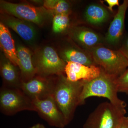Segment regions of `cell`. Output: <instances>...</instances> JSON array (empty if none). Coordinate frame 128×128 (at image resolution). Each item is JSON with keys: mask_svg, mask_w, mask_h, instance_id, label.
Here are the masks:
<instances>
[{"mask_svg": "<svg viewBox=\"0 0 128 128\" xmlns=\"http://www.w3.org/2000/svg\"><path fill=\"white\" fill-rule=\"evenodd\" d=\"M108 4V8L111 12H112V8L115 6H119L118 0H106L105 1Z\"/></svg>", "mask_w": 128, "mask_h": 128, "instance_id": "23", "label": "cell"}, {"mask_svg": "<svg viewBox=\"0 0 128 128\" xmlns=\"http://www.w3.org/2000/svg\"><path fill=\"white\" fill-rule=\"evenodd\" d=\"M118 128H128V117H124Z\"/></svg>", "mask_w": 128, "mask_h": 128, "instance_id": "24", "label": "cell"}, {"mask_svg": "<svg viewBox=\"0 0 128 128\" xmlns=\"http://www.w3.org/2000/svg\"><path fill=\"white\" fill-rule=\"evenodd\" d=\"M120 50L128 60V38L124 41Z\"/></svg>", "mask_w": 128, "mask_h": 128, "instance_id": "22", "label": "cell"}, {"mask_svg": "<svg viewBox=\"0 0 128 128\" xmlns=\"http://www.w3.org/2000/svg\"><path fill=\"white\" fill-rule=\"evenodd\" d=\"M65 73L67 80L72 82L81 80L90 81L98 77L102 70L101 67L95 65L87 66L74 62H66Z\"/></svg>", "mask_w": 128, "mask_h": 128, "instance_id": "10", "label": "cell"}, {"mask_svg": "<svg viewBox=\"0 0 128 128\" xmlns=\"http://www.w3.org/2000/svg\"><path fill=\"white\" fill-rule=\"evenodd\" d=\"M32 101L35 112L50 125L64 128L67 125L52 96L43 99H34Z\"/></svg>", "mask_w": 128, "mask_h": 128, "instance_id": "7", "label": "cell"}, {"mask_svg": "<svg viewBox=\"0 0 128 128\" xmlns=\"http://www.w3.org/2000/svg\"><path fill=\"white\" fill-rule=\"evenodd\" d=\"M92 55L94 62L105 72L117 78L128 67V60L120 50L97 47L92 50Z\"/></svg>", "mask_w": 128, "mask_h": 128, "instance_id": "4", "label": "cell"}, {"mask_svg": "<svg viewBox=\"0 0 128 128\" xmlns=\"http://www.w3.org/2000/svg\"><path fill=\"white\" fill-rule=\"evenodd\" d=\"M66 64L60 58L52 48L46 47L38 60L35 69L36 73L44 76L50 75H62Z\"/></svg>", "mask_w": 128, "mask_h": 128, "instance_id": "8", "label": "cell"}, {"mask_svg": "<svg viewBox=\"0 0 128 128\" xmlns=\"http://www.w3.org/2000/svg\"><path fill=\"white\" fill-rule=\"evenodd\" d=\"M16 66L9 60H4L1 64V73L5 86L20 89L22 82L19 80Z\"/></svg>", "mask_w": 128, "mask_h": 128, "instance_id": "15", "label": "cell"}, {"mask_svg": "<svg viewBox=\"0 0 128 128\" xmlns=\"http://www.w3.org/2000/svg\"><path fill=\"white\" fill-rule=\"evenodd\" d=\"M85 16L88 22L97 25L106 20L108 14L107 11L102 6L98 5L92 4L87 7Z\"/></svg>", "mask_w": 128, "mask_h": 128, "instance_id": "16", "label": "cell"}, {"mask_svg": "<svg viewBox=\"0 0 128 128\" xmlns=\"http://www.w3.org/2000/svg\"><path fill=\"white\" fill-rule=\"evenodd\" d=\"M4 22L25 41H31L34 38L35 34L34 29L24 20L14 16H8L4 18Z\"/></svg>", "mask_w": 128, "mask_h": 128, "instance_id": "14", "label": "cell"}, {"mask_svg": "<svg viewBox=\"0 0 128 128\" xmlns=\"http://www.w3.org/2000/svg\"><path fill=\"white\" fill-rule=\"evenodd\" d=\"M0 7L3 11L9 15L37 25L42 24L45 18V11L41 8L4 1L0 2Z\"/></svg>", "mask_w": 128, "mask_h": 128, "instance_id": "6", "label": "cell"}, {"mask_svg": "<svg viewBox=\"0 0 128 128\" xmlns=\"http://www.w3.org/2000/svg\"><path fill=\"white\" fill-rule=\"evenodd\" d=\"M44 6L46 9L54 12L56 15H68L70 8L68 2L64 0H47L44 1Z\"/></svg>", "mask_w": 128, "mask_h": 128, "instance_id": "18", "label": "cell"}, {"mask_svg": "<svg viewBox=\"0 0 128 128\" xmlns=\"http://www.w3.org/2000/svg\"><path fill=\"white\" fill-rule=\"evenodd\" d=\"M76 38L84 45L89 47L98 43L100 38L97 34L90 30H80L76 34Z\"/></svg>", "mask_w": 128, "mask_h": 128, "instance_id": "19", "label": "cell"}, {"mask_svg": "<svg viewBox=\"0 0 128 128\" xmlns=\"http://www.w3.org/2000/svg\"><path fill=\"white\" fill-rule=\"evenodd\" d=\"M118 92L128 94V69L116 79Z\"/></svg>", "mask_w": 128, "mask_h": 128, "instance_id": "21", "label": "cell"}, {"mask_svg": "<svg viewBox=\"0 0 128 128\" xmlns=\"http://www.w3.org/2000/svg\"><path fill=\"white\" fill-rule=\"evenodd\" d=\"M128 7V0H124L118 7L116 14L110 25L106 40L108 42L114 44L119 41L123 32L126 10Z\"/></svg>", "mask_w": 128, "mask_h": 128, "instance_id": "11", "label": "cell"}, {"mask_svg": "<svg viewBox=\"0 0 128 128\" xmlns=\"http://www.w3.org/2000/svg\"><path fill=\"white\" fill-rule=\"evenodd\" d=\"M17 54L20 70L22 82L28 81L34 77L36 73L33 64L30 51L27 48L18 46L17 48Z\"/></svg>", "mask_w": 128, "mask_h": 128, "instance_id": "12", "label": "cell"}, {"mask_svg": "<svg viewBox=\"0 0 128 128\" xmlns=\"http://www.w3.org/2000/svg\"><path fill=\"white\" fill-rule=\"evenodd\" d=\"M64 56L66 62H74L87 66L95 65L91 59L85 54L75 50L70 49L65 50Z\"/></svg>", "mask_w": 128, "mask_h": 128, "instance_id": "17", "label": "cell"}, {"mask_svg": "<svg viewBox=\"0 0 128 128\" xmlns=\"http://www.w3.org/2000/svg\"><path fill=\"white\" fill-rule=\"evenodd\" d=\"M0 108L2 112L7 115L24 110L35 112L32 100L20 89L5 86L0 90Z\"/></svg>", "mask_w": 128, "mask_h": 128, "instance_id": "5", "label": "cell"}, {"mask_svg": "<svg viewBox=\"0 0 128 128\" xmlns=\"http://www.w3.org/2000/svg\"><path fill=\"white\" fill-rule=\"evenodd\" d=\"M0 44L8 60L15 66H19V62L14 40L8 28L2 22L0 24Z\"/></svg>", "mask_w": 128, "mask_h": 128, "instance_id": "13", "label": "cell"}, {"mask_svg": "<svg viewBox=\"0 0 128 128\" xmlns=\"http://www.w3.org/2000/svg\"><path fill=\"white\" fill-rule=\"evenodd\" d=\"M69 23V18L67 14H56L53 20V32L56 33L63 32L66 29Z\"/></svg>", "mask_w": 128, "mask_h": 128, "instance_id": "20", "label": "cell"}, {"mask_svg": "<svg viewBox=\"0 0 128 128\" xmlns=\"http://www.w3.org/2000/svg\"><path fill=\"white\" fill-rule=\"evenodd\" d=\"M55 82L52 96L67 124L73 118L83 86V80L72 82L62 75Z\"/></svg>", "mask_w": 128, "mask_h": 128, "instance_id": "2", "label": "cell"}, {"mask_svg": "<svg viewBox=\"0 0 128 128\" xmlns=\"http://www.w3.org/2000/svg\"><path fill=\"white\" fill-rule=\"evenodd\" d=\"M126 113V108L102 102L90 114L83 128H118Z\"/></svg>", "mask_w": 128, "mask_h": 128, "instance_id": "3", "label": "cell"}, {"mask_svg": "<svg viewBox=\"0 0 128 128\" xmlns=\"http://www.w3.org/2000/svg\"><path fill=\"white\" fill-rule=\"evenodd\" d=\"M29 128H46L43 124H37Z\"/></svg>", "mask_w": 128, "mask_h": 128, "instance_id": "25", "label": "cell"}, {"mask_svg": "<svg viewBox=\"0 0 128 128\" xmlns=\"http://www.w3.org/2000/svg\"><path fill=\"white\" fill-rule=\"evenodd\" d=\"M101 69L100 74L98 77L90 81L83 80L79 105L84 104L88 98L98 96L107 98L110 102L118 107L126 108V102L118 97L117 77L108 74Z\"/></svg>", "mask_w": 128, "mask_h": 128, "instance_id": "1", "label": "cell"}, {"mask_svg": "<svg viewBox=\"0 0 128 128\" xmlns=\"http://www.w3.org/2000/svg\"><path fill=\"white\" fill-rule=\"evenodd\" d=\"M34 77L28 81L22 82L20 89L24 93L32 100L52 96L55 82L44 77Z\"/></svg>", "mask_w": 128, "mask_h": 128, "instance_id": "9", "label": "cell"}]
</instances>
